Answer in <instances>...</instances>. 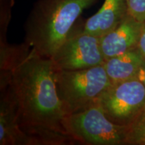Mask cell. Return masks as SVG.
Returning a JSON list of instances; mask_svg holds the SVG:
<instances>
[{"mask_svg": "<svg viewBox=\"0 0 145 145\" xmlns=\"http://www.w3.org/2000/svg\"><path fill=\"white\" fill-rule=\"evenodd\" d=\"M55 82L67 116L98 104L103 93L112 85L104 65L77 71L55 69Z\"/></svg>", "mask_w": 145, "mask_h": 145, "instance_id": "3957f363", "label": "cell"}, {"mask_svg": "<svg viewBox=\"0 0 145 145\" xmlns=\"http://www.w3.org/2000/svg\"><path fill=\"white\" fill-rule=\"evenodd\" d=\"M112 122L128 126L145 106V86L140 78L112 83L99 101Z\"/></svg>", "mask_w": 145, "mask_h": 145, "instance_id": "8992f818", "label": "cell"}, {"mask_svg": "<svg viewBox=\"0 0 145 145\" xmlns=\"http://www.w3.org/2000/svg\"><path fill=\"white\" fill-rule=\"evenodd\" d=\"M144 22L128 14L118 26L100 37L105 61L138 48Z\"/></svg>", "mask_w": 145, "mask_h": 145, "instance_id": "52a82bcc", "label": "cell"}, {"mask_svg": "<svg viewBox=\"0 0 145 145\" xmlns=\"http://www.w3.org/2000/svg\"><path fill=\"white\" fill-rule=\"evenodd\" d=\"M140 79L142 81V82L144 83V86H145V69L144 70V71L142 72V75H141V76H140Z\"/></svg>", "mask_w": 145, "mask_h": 145, "instance_id": "2e32d148", "label": "cell"}, {"mask_svg": "<svg viewBox=\"0 0 145 145\" xmlns=\"http://www.w3.org/2000/svg\"><path fill=\"white\" fill-rule=\"evenodd\" d=\"M128 15L127 0H104L100 9L84 21L83 29L101 37L118 26Z\"/></svg>", "mask_w": 145, "mask_h": 145, "instance_id": "ba28073f", "label": "cell"}, {"mask_svg": "<svg viewBox=\"0 0 145 145\" xmlns=\"http://www.w3.org/2000/svg\"><path fill=\"white\" fill-rule=\"evenodd\" d=\"M127 127L126 144L145 145V106Z\"/></svg>", "mask_w": 145, "mask_h": 145, "instance_id": "7c38bea8", "label": "cell"}, {"mask_svg": "<svg viewBox=\"0 0 145 145\" xmlns=\"http://www.w3.org/2000/svg\"><path fill=\"white\" fill-rule=\"evenodd\" d=\"M128 14L140 22H145V0H127Z\"/></svg>", "mask_w": 145, "mask_h": 145, "instance_id": "5bb4252c", "label": "cell"}, {"mask_svg": "<svg viewBox=\"0 0 145 145\" xmlns=\"http://www.w3.org/2000/svg\"><path fill=\"white\" fill-rule=\"evenodd\" d=\"M104 67L112 83L140 78L145 69V57L138 48L105 61Z\"/></svg>", "mask_w": 145, "mask_h": 145, "instance_id": "30bf717a", "label": "cell"}, {"mask_svg": "<svg viewBox=\"0 0 145 145\" xmlns=\"http://www.w3.org/2000/svg\"><path fill=\"white\" fill-rule=\"evenodd\" d=\"M0 91V145H22L17 104L10 86Z\"/></svg>", "mask_w": 145, "mask_h": 145, "instance_id": "9c48e42d", "label": "cell"}, {"mask_svg": "<svg viewBox=\"0 0 145 145\" xmlns=\"http://www.w3.org/2000/svg\"><path fill=\"white\" fill-rule=\"evenodd\" d=\"M63 125L77 144H126L128 127L110 120L99 103L83 111L67 116Z\"/></svg>", "mask_w": 145, "mask_h": 145, "instance_id": "277c9868", "label": "cell"}, {"mask_svg": "<svg viewBox=\"0 0 145 145\" xmlns=\"http://www.w3.org/2000/svg\"><path fill=\"white\" fill-rule=\"evenodd\" d=\"M18 107L22 145H69L66 112L57 93L55 69L50 58L33 50L13 71L9 84Z\"/></svg>", "mask_w": 145, "mask_h": 145, "instance_id": "6da1fadb", "label": "cell"}, {"mask_svg": "<svg viewBox=\"0 0 145 145\" xmlns=\"http://www.w3.org/2000/svg\"><path fill=\"white\" fill-rule=\"evenodd\" d=\"M31 50L26 42L19 44L0 42V88L10 84L13 71L28 57Z\"/></svg>", "mask_w": 145, "mask_h": 145, "instance_id": "8fae6325", "label": "cell"}, {"mask_svg": "<svg viewBox=\"0 0 145 145\" xmlns=\"http://www.w3.org/2000/svg\"><path fill=\"white\" fill-rule=\"evenodd\" d=\"M98 0H37L24 25V42L36 53L51 58L84 10Z\"/></svg>", "mask_w": 145, "mask_h": 145, "instance_id": "7a4b0ae2", "label": "cell"}, {"mask_svg": "<svg viewBox=\"0 0 145 145\" xmlns=\"http://www.w3.org/2000/svg\"><path fill=\"white\" fill-rule=\"evenodd\" d=\"M138 48L140 50V52L145 57V22L144 24V27L141 34L140 41H139L138 45Z\"/></svg>", "mask_w": 145, "mask_h": 145, "instance_id": "9a60e30c", "label": "cell"}, {"mask_svg": "<svg viewBox=\"0 0 145 145\" xmlns=\"http://www.w3.org/2000/svg\"><path fill=\"white\" fill-rule=\"evenodd\" d=\"M84 21L79 18L50 58L55 69L77 71L104 65L100 37L85 31Z\"/></svg>", "mask_w": 145, "mask_h": 145, "instance_id": "5b68a950", "label": "cell"}, {"mask_svg": "<svg viewBox=\"0 0 145 145\" xmlns=\"http://www.w3.org/2000/svg\"><path fill=\"white\" fill-rule=\"evenodd\" d=\"M15 0H0V38H7V32Z\"/></svg>", "mask_w": 145, "mask_h": 145, "instance_id": "4fadbf2b", "label": "cell"}]
</instances>
